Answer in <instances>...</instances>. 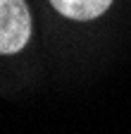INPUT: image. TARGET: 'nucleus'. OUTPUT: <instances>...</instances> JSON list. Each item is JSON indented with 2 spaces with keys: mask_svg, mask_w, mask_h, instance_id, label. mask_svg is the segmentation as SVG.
Segmentation results:
<instances>
[{
  "mask_svg": "<svg viewBox=\"0 0 131 134\" xmlns=\"http://www.w3.org/2000/svg\"><path fill=\"white\" fill-rule=\"evenodd\" d=\"M31 14L24 0H0V55H12L29 43Z\"/></svg>",
  "mask_w": 131,
  "mask_h": 134,
  "instance_id": "1",
  "label": "nucleus"
},
{
  "mask_svg": "<svg viewBox=\"0 0 131 134\" xmlns=\"http://www.w3.org/2000/svg\"><path fill=\"white\" fill-rule=\"evenodd\" d=\"M50 3L60 14L69 17V19L86 22V19L100 17L112 5V0H50Z\"/></svg>",
  "mask_w": 131,
  "mask_h": 134,
  "instance_id": "2",
  "label": "nucleus"
}]
</instances>
